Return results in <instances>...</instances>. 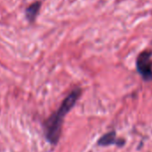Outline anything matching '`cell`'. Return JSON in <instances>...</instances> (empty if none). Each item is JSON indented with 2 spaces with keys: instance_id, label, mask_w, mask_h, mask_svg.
<instances>
[{
  "instance_id": "6da1fadb",
  "label": "cell",
  "mask_w": 152,
  "mask_h": 152,
  "mask_svg": "<svg viewBox=\"0 0 152 152\" xmlns=\"http://www.w3.org/2000/svg\"><path fill=\"white\" fill-rule=\"evenodd\" d=\"M82 95V89H73L62 101L57 110L53 113L43 124V129L46 139L52 145H56L61 136L62 126L65 115L75 106Z\"/></svg>"
},
{
  "instance_id": "7a4b0ae2",
  "label": "cell",
  "mask_w": 152,
  "mask_h": 152,
  "mask_svg": "<svg viewBox=\"0 0 152 152\" xmlns=\"http://www.w3.org/2000/svg\"><path fill=\"white\" fill-rule=\"evenodd\" d=\"M136 68L143 80L152 81V52L150 50H144L139 54Z\"/></svg>"
},
{
  "instance_id": "3957f363",
  "label": "cell",
  "mask_w": 152,
  "mask_h": 152,
  "mask_svg": "<svg viewBox=\"0 0 152 152\" xmlns=\"http://www.w3.org/2000/svg\"><path fill=\"white\" fill-rule=\"evenodd\" d=\"M125 144V140L124 139H120L116 136V132L115 131H111L101 136L98 140V145L102 147H107L111 145H115L117 147H123Z\"/></svg>"
},
{
  "instance_id": "277c9868",
  "label": "cell",
  "mask_w": 152,
  "mask_h": 152,
  "mask_svg": "<svg viewBox=\"0 0 152 152\" xmlns=\"http://www.w3.org/2000/svg\"><path fill=\"white\" fill-rule=\"evenodd\" d=\"M41 7V3L39 1H35L31 4L25 10V16L27 20L31 23L34 22L39 13Z\"/></svg>"
}]
</instances>
